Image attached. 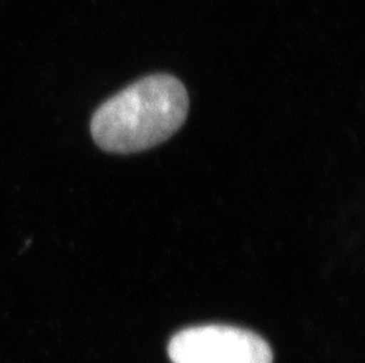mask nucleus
<instances>
[{
	"mask_svg": "<svg viewBox=\"0 0 365 363\" xmlns=\"http://www.w3.org/2000/svg\"><path fill=\"white\" fill-rule=\"evenodd\" d=\"M190 107L186 88L169 75H153L131 84L93 113L90 130L102 150L133 154L172 137Z\"/></svg>",
	"mask_w": 365,
	"mask_h": 363,
	"instance_id": "1",
	"label": "nucleus"
},
{
	"mask_svg": "<svg viewBox=\"0 0 365 363\" xmlns=\"http://www.w3.org/2000/svg\"><path fill=\"white\" fill-rule=\"evenodd\" d=\"M173 363H272L265 340L246 329L201 326L174 335L168 346Z\"/></svg>",
	"mask_w": 365,
	"mask_h": 363,
	"instance_id": "2",
	"label": "nucleus"
}]
</instances>
